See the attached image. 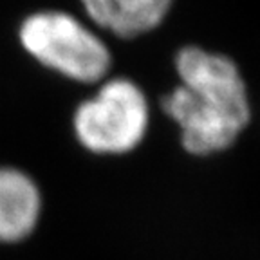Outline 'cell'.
<instances>
[{
  "mask_svg": "<svg viewBox=\"0 0 260 260\" xmlns=\"http://www.w3.org/2000/svg\"><path fill=\"white\" fill-rule=\"evenodd\" d=\"M177 83L161 98L175 125L181 148L193 157H211L237 145L253 119L246 76L230 54L186 44L174 54Z\"/></svg>",
  "mask_w": 260,
  "mask_h": 260,
  "instance_id": "6da1fadb",
  "label": "cell"
},
{
  "mask_svg": "<svg viewBox=\"0 0 260 260\" xmlns=\"http://www.w3.org/2000/svg\"><path fill=\"white\" fill-rule=\"evenodd\" d=\"M152 109L139 83L125 76L103 80L74 110L73 126L85 150L98 155H125L145 141Z\"/></svg>",
  "mask_w": 260,
  "mask_h": 260,
  "instance_id": "7a4b0ae2",
  "label": "cell"
},
{
  "mask_svg": "<svg viewBox=\"0 0 260 260\" xmlns=\"http://www.w3.org/2000/svg\"><path fill=\"white\" fill-rule=\"evenodd\" d=\"M22 47L47 69L80 81H103L112 67V53L90 25L65 11L29 15L18 31Z\"/></svg>",
  "mask_w": 260,
  "mask_h": 260,
  "instance_id": "3957f363",
  "label": "cell"
},
{
  "mask_svg": "<svg viewBox=\"0 0 260 260\" xmlns=\"http://www.w3.org/2000/svg\"><path fill=\"white\" fill-rule=\"evenodd\" d=\"M98 29L118 38H138L170 16L175 0H80Z\"/></svg>",
  "mask_w": 260,
  "mask_h": 260,
  "instance_id": "277c9868",
  "label": "cell"
},
{
  "mask_svg": "<svg viewBox=\"0 0 260 260\" xmlns=\"http://www.w3.org/2000/svg\"><path fill=\"white\" fill-rule=\"evenodd\" d=\"M42 213V195L25 172L0 167V242H18L32 233Z\"/></svg>",
  "mask_w": 260,
  "mask_h": 260,
  "instance_id": "5b68a950",
  "label": "cell"
}]
</instances>
